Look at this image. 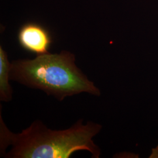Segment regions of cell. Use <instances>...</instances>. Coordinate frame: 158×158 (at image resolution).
Returning <instances> with one entry per match:
<instances>
[{"label": "cell", "mask_w": 158, "mask_h": 158, "mask_svg": "<svg viewBox=\"0 0 158 158\" xmlns=\"http://www.w3.org/2000/svg\"><path fill=\"white\" fill-rule=\"evenodd\" d=\"M102 125L93 121L83 124L79 119L66 130L49 129L40 120L15 134L5 124L0 112V153L7 158H69L75 152L87 151L92 158H99L100 148L93 138L100 133Z\"/></svg>", "instance_id": "obj_1"}, {"label": "cell", "mask_w": 158, "mask_h": 158, "mask_svg": "<svg viewBox=\"0 0 158 158\" xmlns=\"http://www.w3.org/2000/svg\"><path fill=\"white\" fill-rule=\"evenodd\" d=\"M75 60L73 54L67 51L14 60L11 62L10 80L43 91L59 101L82 93L100 96V89L76 65Z\"/></svg>", "instance_id": "obj_2"}, {"label": "cell", "mask_w": 158, "mask_h": 158, "mask_svg": "<svg viewBox=\"0 0 158 158\" xmlns=\"http://www.w3.org/2000/svg\"><path fill=\"white\" fill-rule=\"evenodd\" d=\"M19 45L25 50L37 56L49 53L52 42L49 31L37 23H27L21 27L18 34Z\"/></svg>", "instance_id": "obj_3"}, {"label": "cell", "mask_w": 158, "mask_h": 158, "mask_svg": "<svg viewBox=\"0 0 158 158\" xmlns=\"http://www.w3.org/2000/svg\"><path fill=\"white\" fill-rule=\"evenodd\" d=\"M11 62L2 46H0V100L9 102L12 99L13 91L9 81Z\"/></svg>", "instance_id": "obj_4"}, {"label": "cell", "mask_w": 158, "mask_h": 158, "mask_svg": "<svg viewBox=\"0 0 158 158\" xmlns=\"http://www.w3.org/2000/svg\"><path fill=\"white\" fill-rule=\"evenodd\" d=\"M149 158H158V145L156 147L153 148L152 152L149 156Z\"/></svg>", "instance_id": "obj_5"}]
</instances>
